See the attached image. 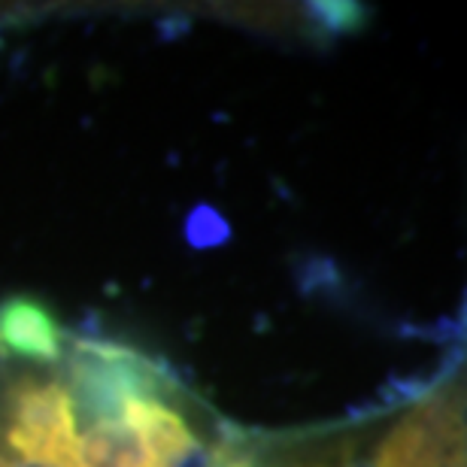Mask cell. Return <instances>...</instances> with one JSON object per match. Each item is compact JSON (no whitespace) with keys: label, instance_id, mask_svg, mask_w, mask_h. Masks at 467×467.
<instances>
[{"label":"cell","instance_id":"obj_5","mask_svg":"<svg viewBox=\"0 0 467 467\" xmlns=\"http://www.w3.org/2000/svg\"><path fill=\"white\" fill-rule=\"evenodd\" d=\"M306 18L322 36H349L364 31L368 25V6L352 0H316L306 6Z\"/></svg>","mask_w":467,"mask_h":467},{"label":"cell","instance_id":"obj_3","mask_svg":"<svg viewBox=\"0 0 467 467\" xmlns=\"http://www.w3.org/2000/svg\"><path fill=\"white\" fill-rule=\"evenodd\" d=\"M64 328L52 310L31 295L0 301V347L36 364H58L64 355Z\"/></svg>","mask_w":467,"mask_h":467},{"label":"cell","instance_id":"obj_2","mask_svg":"<svg viewBox=\"0 0 467 467\" xmlns=\"http://www.w3.org/2000/svg\"><path fill=\"white\" fill-rule=\"evenodd\" d=\"M6 443L22 462L77 467V422L58 379L40 382L27 377L9 389Z\"/></svg>","mask_w":467,"mask_h":467},{"label":"cell","instance_id":"obj_1","mask_svg":"<svg viewBox=\"0 0 467 467\" xmlns=\"http://www.w3.org/2000/svg\"><path fill=\"white\" fill-rule=\"evenodd\" d=\"M58 364H64L58 382L70 400L73 422L86 431L125 419L128 407L137 400L167 404L182 389L167 361L100 337H77Z\"/></svg>","mask_w":467,"mask_h":467},{"label":"cell","instance_id":"obj_6","mask_svg":"<svg viewBox=\"0 0 467 467\" xmlns=\"http://www.w3.org/2000/svg\"><path fill=\"white\" fill-rule=\"evenodd\" d=\"M182 237L192 249H198V252L219 249V246H225V243H231L234 228H231V222L213 207V203H194V207L185 213Z\"/></svg>","mask_w":467,"mask_h":467},{"label":"cell","instance_id":"obj_4","mask_svg":"<svg viewBox=\"0 0 467 467\" xmlns=\"http://www.w3.org/2000/svg\"><path fill=\"white\" fill-rule=\"evenodd\" d=\"M77 467H155L152 452L128 419L95 425L77 441Z\"/></svg>","mask_w":467,"mask_h":467},{"label":"cell","instance_id":"obj_7","mask_svg":"<svg viewBox=\"0 0 467 467\" xmlns=\"http://www.w3.org/2000/svg\"><path fill=\"white\" fill-rule=\"evenodd\" d=\"M9 467H52V464H40V462H16V464H9Z\"/></svg>","mask_w":467,"mask_h":467}]
</instances>
